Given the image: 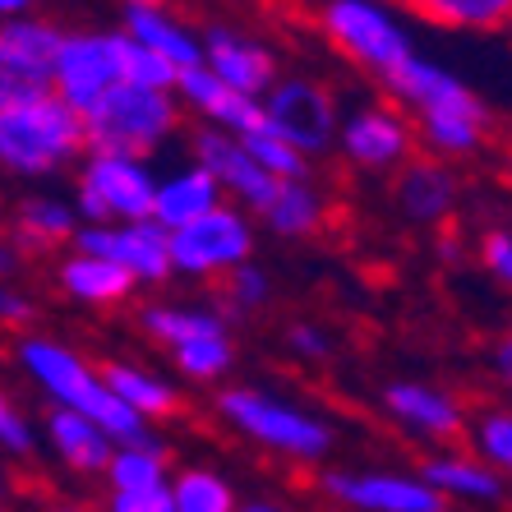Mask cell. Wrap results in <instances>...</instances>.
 Instances as JSON below:
<instances>
[{
    "mask_svg": "<svg viewBox=\"0 0 512 512\" xmlns=\"http://www.w3.org/2000/svg\"><path fill=\"white\" fill-rule=\"evenodd\" d=\"M379 88L411 116L425 153L448 157V162H466V157H476L489 143L494 116H489L485 97H476V88L462 84L453 70H443L434 60L411 51L397 70L383 74Z\"/></svg>",
    "mask_w": 512,
    "mask_h": 512,
    "instance_id": "obj_1",
    "label": "cell"
},
{
    "mask_svg": "<svg viewBox=\"0 0 512 512\" xmlns=\"http://www.w3.org/2000/svg\"><path fill=\"white\" fill-rule=\"evenodd\" d=\"M14 365L24 370V379L33 383L37 393L51 397V406H70V411L93 416L116 443H130V439L153 434L148 420L134 416L130 406L111 393L93 360L79 356L74 346L56 342V337H42V333H28L24 328L19 342H14Z\"/></svg>",
    "mask_w": 512,
    "mask_h": 512,
    "instance_id": "obj_2",
    "label": "cell"
},
{
    "mask_svg": "<svg viewBox=\"0 0 512 512\" xmlns=\"http://www.w3.org/2000/svg\"><path fill=\"white\" fill-rule=\"evenodd\" d=\"M84 153H88L84 116L51 88L0 107V171L5 176L47 180L70 171Z\"/></svg>",
    "mask_w": 512,
    "mask_h": 512,
    "instance_id": "obj_3",
    "label": "cell"
},
{
    "mask_svg": "<svg viewBox=\"0 0 512 512\" xmlns=\"http://www.w3.org/2000/svg\"><path fill=\"white\" fill-rule=\"evenodd\" d=\"M217 416L236 429L254 448L282 457L296 466H319L333 453V425L300 402H286L263 388H222L217 393Z\"/></svg>",
    "mask_w": 512,
    "mask_h": 512,
    "instance_id": "obj_4",
    "label": "cell"
},
{
    "mask_svg": "<svg viewBox=\"0 0 512 512\" xmlns=\"http://www.w3.org/2000/svg\"><path fill=\"white\" fill-rule=\"evenodd\" d=\"M180 125H185V107H180L176 88H143L125 84V79L97 107L84 111L88 148H111V153L134 157L162 153Z\"/></svg>",
    "mask_w": 512,
    "mask_h": 512,
    "instance_id": "obj_5",
    "label": "cell"
},
{
    "mask_svg": "<svg viewBox=\"0 0 512 512\" xmlns=\"http://www.w3.org/2000/svg\"><path fill=\"white\" fill-rule=\"evenodd\" d=\"M319 33L346 65L370 74L374 84L416 51L406 24L397 19L393 0H323Z\"/></svg>",
    "mask_w": 512,
    "mask_h": 512,
    "instance_id": "obj_6",
    "label": "cell"
},
{
    "mask_svg": "<svg viewBox=\"0 0 512 512\" xmlns=\"http://www.w3.org/2000/svg\"><path fill=\"white\" fill-rule=\"evenodd\" d=\"M171 250V277H190V282H222L236 263L254 254V213L240 203L222 199L194 222L167 231Z\"/></svg>",
    "mask_w": 512,
    "mask_h": 512,
    "instance_id": "obj_7",
    "label": "cell"
},
{
    "mask_svg": "<svg viewBox=\"0 0 512 512\" xmlns=\"http://www.w3.org/2000/svg\"><path fill=\"white\" fill-rule=\"evenodd\" d=\"M153 167L148 157L111 153V148H88L79 185H74V213L79 222H134L153 217Z\"/></svg>",
    "mask_w": 512,
    "mask_h": 512,
    "instance_id": "obj_8",
    "label": "cell"
},
{
    "mask_svg": "<svg viewBox=\"0 0 512 512\" xmlns=\"http://www.w3.org/2000/svg\"><path fill=\"white\" fill-rule=\"evenodd\" d=\"M333 148L360 176H393L406 157L420 153V139L411 116L393 97H383V102H360V107L342 111Z\"/></svg>",
    "mask_w": 512,
    "mask_h": 512,
    "instance_id": "obj_9",
    "label": "cell"
},
{
    "mask_svg": "<svg viewBox=\"0 0 512 512\" xmlns=\"http://www.w3.org/2000/svg\"><path fill=\"white\" fill-rule=\"evenodd\" d=\"M259 102H263V125H273V130L282 134L286 143H296L305 157L333 153L342 107H337V97L328 93L319 79L277 74Z\"/></svg>",
    "mask_w": 512,
    "mask_h": 512,
    "instance_id": "obj_10",
    "label": "cell"
},
{
    "mask_svg": "<svg viewBox=\"0 0 512 512\" xmlns=\"http://www.w3.org/2000/svg\"><path fill=\"white\" fill-rule=\"evenodd\" d=\"M120 84V28L116 33H70L60 37V51L51 60V93L65 97L79 116L97 107Z\"/></svg>",
    "mask_w": 512,
    "mask_h": 512,
    "instance_id": "obj_11",
    "label": "cell"
},
{
    "mask_svg": "<svg viewBox=\"0 0 512 512\" xmlns=\"http://www.w3.org/2000/svg\"><path fill=\"white\" fill-rule=\"evenodd\" d=\"M102 480L111 512H171V462L153 434L116 443L102 466Z\"/></svg>",
    "mask_w": 512,
    "mask_h": 512,
    "instance_id": "obj_12",
    "label": "cell"
},
{
    "mask_svg": "<svg viewBox=\"0 0 512 512\" xmlns=\"http://www.w3.org/2000/svg\"><path fill=\"white\" fill-rule=\"evenodd\" d=\"M323 499L356 512H443L448 499L420 471H323Z\"/></svg>",
    "mask_w": 512,
    "mask_h": 512,
    "instance_id": "obj_13",
    "label": "cell"
},
{
    "mask_svg": "<svg viewBox=\"0 0 512 512\" xmlns=\"http://www.w3.org/2000/svg\"><path fill=\"white\" fill-rule=\"evenodd\" d=\"M70 245L111 259L139 286H162L171 277L167 231L157 227L153 217H134V222H79Z\"/></svg>",
    "mask_w": 512,
    "mask_h": 512,
    "instance_id": "obj_14",
    "label": "cell"
},
{
    "mask_svg": "<svg viewBox=\"0 0 512 512\" xmlns=\"http://www.w3.org/2000/svg\"><path fill=\"white\" fill-rule=\"evenodd\" d=\"M383 416L393 420L406 439L443 448V443H457L466 434L471 411L448 388H434V383H420V379H397L383 388Z\"/></svg>",
    "mask_w": 512,
    "mask_h": 512,
    "instance_id": "obj_15",
    "label": "cell"
},
{
    "mask_svg": "<svg viewBox=\"0 0 512 512\" xmlns=\"http://www.w3.org/2000/svg\"><path fill=\"white\" fill-rule=\"evenodd\" d=\"M397 185V208H402L406 222L416 227H448L457 217V203H462V176H457V162L434 153H411L402 167L393 171Z\"/></svg>",
    "mask_w": 512,
    "mask_h": 512,
    "instance_id": "obj_16",
    "label": "cell"
},
{
    "mask_svg": "<svg viewBox=\"0 0 512 512\" xmlns=\"http://www.w3.org/2000/svg\"><path fill=\"white\" fill-rule=\"evenodd\" d=\"M194 162L213 171L222 194H227L231 203H240V208H250V213H259L277 190V176H268V171L254 162L250 148L240 143V134L217 130V125H199V130H194Z\"/></svg>",
    "mask_w": 512,
    "mask_h": 512,
    "instance_id": "obj_17",
    "label": "cell"
},
{
    "mask_svg": "<svg viewBox=\"0 0 512 512\" xmlns=\"http://www.w3.org/2000/svg\"><path fill=\"white\" fill-rule=\"evenodd\" d=\"M203 65L222 84L240 88V93H254V97L268 93V84L282 74L277 70V51L263 37L245 33V28H231V24H217L203 33Z\"/></svg>",
    "mask_w": 512,
    "mask_h": 512,
    "instance_id": "obj_18",
    "label": "cell"
},
{
    "mask_svg": "<svg viewBox=\"0 0 512 512\" xmlns=\"http://www.w3.org/2000/svg\"><path fill=\"white\" fill-rule=\"evenodd\" d=\"M176 97H180V107L194 111L203 125H217V130H231V134H245V130H254V125L263 120L259 97L222 84L203 60L176 74Z\"/></svg>",
    "mask_w": 512,
    "mask_h": 512,
    "instance_id": "obj_19",
    "label": "cell"
},
{
    "mask_svg": "<svg viewBox=\"0 0 512 512\" xmlns=\"http://www.w3.org/2000/svg\"><path fill=\"white\" fill-rule=\"evenodd\" d=\"M56 286L60 296H70L74 305H88V310H116L134 296V277L125 268H116L111 259L93 250H79V245H65V254L56 259Z\"/></svg>",
    "mask_w": 512,
    "mask_h": 512,
    "instance_id": "obj_20",
    "label": "cell"
},
{
    "mask_svg": "<svg viewBox=\"0 0 512 512\" xmlns=\"http://www.w3.org/2000/svg\"><path fill=\"white\" fill-rule=\"evenodd\" d=\"M420 476L439 489L448 503H503L508 499V480L494 471L480 453L443 443L434 457L420 462Z\"/></svg>",
    "mask_w": 512,
    "mask_h": 512,
    "instance_id": "obj_21",
    "label": "cell"
},
{
    "mask_svg": "<svg viewBox=\"0 0 512 512\" xmlns=\"http://www.w3.org/2000/svg\"><path fill=\"white\" fill-rule=\"evenodd\" d=\"M42 434H47L51 457H56L70 476H102V466H107L111 448H116V439H111L93 416L70 411V406H51Z\"/></svg>",
    "mask_w": 512,
    "mask_h": 512,
    "instance_id": "obj_22",
    "label": "cell"
},
{
    "mask_svg": "<svg viewBox=\"0 0 512 512\" xmlns=\"http://www.w3.org/2000/svg\"><path fill=\"white\" fill-rule=\"evenodd\" d=\"M254 217L282 240H310L328 227V199H323V190L310 176H291L277 180L273 199L263 203Z\"/></svg>",
    "mask_w": 512,
    "mask_h": 512,
    "instance_id": "obj_23",
    "label": "cell"
},
{
    "mask_svg": "<svg viewBox=\"0 0 512 512\" xmlns=\"http://www.w3.org/2000/svg\"><path fill=\"white\" fill-rule=\"evenodd\" d=\"M74 227H79L74 203H60V199H51V194H33V199H24L14 208L5 236H10L28 259H42V254L65 250L74 240Z\"/></svg>",
    "mask_w": 512,
    "mask_h": 512,
    "instance_id": "obj_24",
    "label": "cell"
},
{
    "mask_svg": "<svg viewBox=\"0 0 512 512\" xmlns=\"http://www.w3.org/2000/svg\"><path fill=\"white\" fill-rule=\"evenodd\" d=\"M222 199H227V194H222L213 171L190 162V167L171 171V176H162L153 185V222L162 231H176V227H185V222H194L199 213H208V208Z\"/></svg>",
    "mask_w": 512,
    "mask_h": 512,
    "instance_id": "obj_25",
    "label": "cell"
},
{
    "mask_svg": "<svg viewBox=\"0 0 512 512\" xmlns=\"http://www.w3.org/2000/svg\"><path fill=\"white\" fill-rule=\"evenodd\" d=\"M97 370H102V379H107L111 393L130 406L134 416L148 420V425H162V420L180 416L176 383L162 379V374L148 370V365H134V360H107V365H97Z\"/></svg>",
    "mask_w": 512,
    "mask_h": 512,
    "instance_id": "obj_26",
    "label": "cell"
},
{
    "mask_svg": "<svg viewBox=\"0 0 512 512\" xmlns=\"http://www.w3.org/2000/svg\"><path fill=\"white\" fill-rule=\"evenodd\" d=\"M120 28H125L134 42L153 47L157 56H167L176 70H190V65L203 60V33H194L185 19H176V14L167 10V0H162V5H134V10H125V24Z\"/></svg>",
    "mask_w": 512,
    "mask_h": 512,
    "instance_id": "obj_27",
    "label": "cell"
},
{
    "mask_svg": "<svg viewBox=\"0 0 512 512\" xmlns=\"http://www.w3.org/2000/svg\"><path fill=\"white\" fill-rule=\"evenodd\" d=\"M434 28L453 33H503L512 28V0H406Z\"/></svg>",
    "mask_w": 512,
    "mask_h": 512,
    "instance_id": "obj_28",
    "label": "cell"
},
{
    "mask_svg": "<svg viewBox=\"0 0 512 512\" xmlns=\"http://www.w3.org/2000/svg\"><path fill=\"white\" fill-rule=\"evenodd\" d=\"M139 328L153 337L157 346H180L190 337L203 333H222L227 328V314L222 310H203V305H143L139 310Z\"/></svg>",
    "mask_w": 512,
    "mask_h": 512,
    "instance_id": "obj_29",
    "label": "cell"
},
{
    "mask_svg": "<svg viewBox=\"0 0 512 512\" xmlns=\"http://www.w3.org/2000/svg\"><path fill=\"white\" fill-rule=\"evenodd\" d=\"M167 356H171V365H176L180 379L199 383V388H213V383H222L231 370H236V346H231V328H222V333L190 337V342L171 346Z\"/></svg>",
    "mask_w": 512,
    "mask_h": 512,
    "instance_id": "obj_30",
    "label": "cell"
},
{
    "mask_svg": "<svg viewBox=\"0 0 512 512\" xmlns=\"http://www.w3.org/2000/svg\"><path fill=\"white\" fill-rule=\"evenodd\" d=\"M240 494L213 466H180L171 471V512H236Z\"/></svg>",
    "mask_w": 512,
    "mask_h": 512,
    "instance_id": "obj_31",
    "label": "cell"
},
{
    "mask_svg": "<svg viewBox=\"0 0 512 512\" xmlns=\"http://www.w3.org/2000/svg\"><path fill=\"white\" fill-rule=\"evenodd\" d=\"M60 37H65V28L51 24V19H42V14H14V19H0V42L14 51V56H24L28 65H37V70L51 74V60H56L60 51Z\"/></svg>",
    "mask_w": 512,
    "mask_h": 512,
    "instance_id": "obj_32",
    "label": "cell"
},
{
    "mask_svg": "<svg viewBox=\"0 0 512 512\" xmlns=\"http://www.w3.org/2000/svg\"><path fill=\"white\" fill-rule=\"evenodd\" d=\"M466 439L471 453H480L512 485V406H480L466 420Z\"/></svg>",
    "mask_w": 512,
    "mask_h": 512,
    "instance_id": "obj_33",
    "label": "cell"
},
{
    "mask_svg": "<svg viewBox=\"0 0 512 512\" xmlns=\"http://www.w3.org/2000/svg\"><path fill=\"white\" fill-rule=\"evenodd\" d=\"M240 143L250 148V157L259 162L268 176H277V180H291V176H310L314 171V157H305L296 148V143H286L282 134L273 130V125H254V130H245L240 134Z\"/></svg>",
    "mask_w": 512,
    "mask_h": 512,
    "instance_id": "obj_34",
    "label": "cell"
},
{
    "mask_svg": "<svg viewBox=\"0 0 512 512\" xmlns=\"http://www.w3.org/2000/svg\"><path fill=\"white\" fill-rule=\"evenodd\" d=\"M176 65L167 56H157L153 47L134 42L125 28H120V79L125 84H143V88H176Z\"/></svg>",
    "mask_w": 512,
    "mask_h": 512,
    "instance_id": "obj_35",
    "label": "cell"
},
{
    "mask_svg": "<svg viewBox=\"0 0 512 512\" xmlns=\"http://www.w3.org/2000/svg\"><path fill=\"white\" fill-rule=\"evenodd\" d=\"M268 296H273V282H268V273H263L254 259L236 263L231 273H222V305L236 314H254L268 305Z\"/></svg>",
    "mask_w": 512,
    "mask_h": 512,
    "instance_id": "obj_36",
    "label": "cell"
},
{
    "mask_svg": "<svg viewBox=\"0 0 512 512\" xmlns=\"http://www.w3.org/2000/svg\"><path fill=\"white\" fill-rule=\"evenodd\" d=\"M51 88V74L28 65L24 56H14L5 42H0V107H10L19 97H33V93H47Z\"/></svg>",
    "mask_w": 512,
    "mask_h": 512,
    "instance_id": "obj_37",
    "label": "cell"
},
{
    "mask_svg": "<svg viewBox=\"0 0 512 512\" xmlns=\"http://www.w3.org/2000/svg\"><path fill=\"white\" fill-rule=\"evenodd\" d=\"M0 453L14 457V462H28L37 453V429L33 420L14 406V397L0 388Z\"/></svg>",
    "mask_w": 512,
    "mask_h": 512,
    "instance_id": "obj_38",
    "label": "cell"
},
{
    "mask_svg": "<svg viewBox=\"0 0 512 512\" xmlns=\"http://www.w3.org/2000/svg\"><path fill=\"white\" fill-rule=\"evenodd\" d=\"M37 319V305L28 291L14 286V277H0V333H24L33 328Z\"/></svg>",
    "mask_w": 512,
    "mask_h": 512,
    "instance_id": "obj_39",
    "label": "cell"
},
{
    "mask_svg": "<svg viewBox=\"0 0 512 512\" xmlns=\"http://www.w3.org/2000/svg\"><path fill=\"white\" fill-rule=\"evenodd\" d=\"M480 268H485L503 291H512V231H489L480 240Z\"/></svg>",
    "mask_w": 512,
    "mask_h": 512,
    "instance_id": "obj_40",
    "label": "cell"
},
{
    "mask_svg": "<svg viewBox=\"0 0 512 512\" xmlns=\"http://www.w3.org/2000/svg\"><path fill=\"white\" fill-rule=\"evenodd\" d=\"M286 346H291L300 360L333 356V337H328V328H319V323H291V328H286Z\"/></svg>",
    "mask_w": 512,
    "mask_h": 512,
    "instance_id": "obj_41",
    "label": "cell"
},
{
    "mask_svg": "<svg viewBox=\"0 0 512 512\" xmlns=\"http://www.w3.org/2000/svg\"><path fill=\"white\" fill-rule=\"evenodd\" d=\"M24 263H28V254L19 250L10 236H0V277H19L24 273Z\"/></svg>",
    "mask_w": 512,
    "mask_h": 512,
    "instance_id": "obj_42",
    "label": "cell"
},
{
    "mask_svg": "<svg viewBox=\"0 0 512 512\" xmlns=\"http://www.w3.org/2000/svg\"><path fill=\"white\" fill-rule=\"evenodd\" d=\"M494 374H499L503 388H512V333H503L494 342Z\"/></svg>",
    "mask_w": 512,
    "mask_h": 512,
    "instance_id": "obj_43",
    "label": "cell"
},
{
    "mask_svg": "<svg viewBox=\"0 0 512 512\" xmlns=\"http://www.w3.org/2000/svg\"><path fill=\"white\" fill-rule=\"evenodd\" d=\"M439 259L443 263H457V259H462V240L443 231V236H439Z\"/></svg>",
    "mask_w": 512,
    "mask_h": 512,
    "instance_id": "obj_44",
    "label": "cell"
},
{
    "mask_svg": "<svg viewBox=\"0 0 512 512\" xmlns=\"http://www.w3.org/2000/svg\"><path fill=\"white\" fill-rule=\"evenodd\" d=\"M37 0H0V19H14V14H28Z\"/></svg>",
    "mask_w": 512,
    "mask_h": 512,
    "instance_id": "obj_45",
    "label": "cell"
},
{
    "mask_svg": "<svg viewBox=\"0 0 512 512\" xmlns=\"http://www.w3.org/2000/svg\"><path fill=\"white\" fill-rule=\"evenodd\" d=\"M14 494V480H10V471H5V462H0V503Z\"/></svg>",
    "mask_w": 512,
    "mask_h": 512,
    "instance_id": "obj_46",
    "label": "cell"
},
{
    "mask_svg": "<svg viewBox=\"0 0 512 512\" xmlns=\"http://www.w3.org/2000/svg\"><path fill=\"white\" fill-rule=\"evenodd\" d=\"M116 5H125V10H134V5H162V0H116Z\"/></svg>",
    "mask_w": 512,
    "mask_h": 512,
    "instance_id": "obj_47",
    "label": "cell"
}]
</instances>
